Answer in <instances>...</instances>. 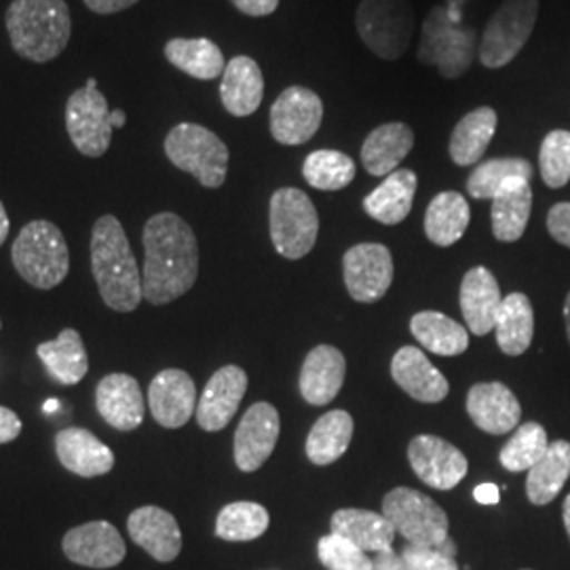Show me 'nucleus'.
<instances>
[{"mask_svg":"<svg viewBox=\"0 0 570 570\" xmlns=\"http://www.w3.org/2000/svg\"><path fill=\"white\" fill-rule=\"evenodd\" d=\"M473 497H475V501L482 503V505H497V503L501 501V489L494 487V484H490V482H484V484L475 487Z\"/></svg>","mask_w":570,"mask_h":570,"instance_id":"nucleus-51","label":"nucleus"},{"mask_svg":"<svg viewBox=\"0 0 570 570\" xmlns=\"http://www.w3.org/2000/svg\"><path fill=\"white\" fill-rule=\"evenodd\" d=\"M58 406H60V402L51 400V402H47V404H45V410H47V412H53V410H56Z\"/></svg>","mask_w":570,"mask_h":570,"instance_id":"nucleus-56","label":"nucleus"},{"mask_svg":"<svg viewBox=\"0 0 570 570\" xmlns=\"http://www.w3.org/2000/svg\"><path fill=\"white\" fill-rule=\"evenodd\" d=\"M125 122H127L125 110H112V112H110V125H112L115 129H121Z\"/></svg>","mask_w":570,"mask_h":570,"instance_id":"nucleus-53","label":"nucleus"},{"mask_svg":"<svg viewBox=\"0 0 570 570\" xmlns=\"http://www.w3.org/2000/svg\"><path fill=\"white\" fill-rule=\"evenodd\" d=\"M353 440V416L345 410L326 412L306 438V456L313 465H330L345 454Z\"/></svg>","mask_w":570,"mask_h":570,"instance_id":"nucleus-37","label":"nucleus"},{"mask_svg":"<svg viewBox=\"0 0 570 570\" xmlns=\"http://www.w3.org/2000/svg\"><path fill=\"white\" fill-rule=\"evenodd\" d=\"M532 165L522 157H503L489 159L475 165L469 174L468 193L473 199H494L501 190H505L518 180L530 183Z\"/></svg>","mask_w":570,"mask_h":570,"instance_id":"nucleus-39","label":"nucleus"},{"mask_svg":"<svg viewBox=\"0 0 570 570\" xmlns=\"http://www.w3.org/2000/svg\"><path fill=\"white\" fill-rule=\"evenodd\" d=\"M562 513H564V527H567L570 539V494L567 497V501H564V510H562Z\"/></svg>","mask_w":570,"mask_h":570,"instance_id":"nucleus-54","label":"nucleus"},{"mask_svg":"<svg viewBox=\"0 0 570 570\" xmlns=\"http://www.w3.org/2000/svg\"><path fill=\"white\" fill-rule=\"evenodd\" d=\"M391 376L410 397L423 404H438L449 395L446 376L416 346H402L395 353L391 362Z\"/></svg>","mask_w":570,"mask_h":570,"instance_id":"nucleus-22","label":"nucleus"},{"mask_svg":"<svg viewBox=\"0 0 570 570\" xmlns=\"http://www.w3.org/2000/svg\"><path fill=\"white\" fill-rule=\"evenodd\" d=\"M410 332L428 351L442 357H454L468 351V327L456 324L440 311L416 313L410 322Z\"/></svg>","mask_w":570,"mask_h":570,"instance_id":"nucleus-38","label":"nucleus"},{"mask_svg":"<svg viewBox=\"0 0 570 570\" xmlns=\"http://www.w3.org/2000/svg\"><path fill=\"white\" fill-rule=\"evenodd\" d=\"M374 570H416L402 553H395V551H383V553H376V560H374Z\"/></svg>","mask_w":570,"mask_h":570,"instance_id":"nucleus-50","label":"nucleus"},{"mask_svg":"<svg viewBox=\"0 0 570 570\" xmlns=\"http://www.w3.org/2000/svg\"><path fill=\"white\" fill-rule=\"evenodd\" d=\"M96 406L104 421L117 431H136L142 425V389L129 374L115 372L104 376L96 389Z\"/></svg>","mask_w":570,"mask_h":570,"instance_id":"nucleus-20","label":"nucleus"},{"mask_svg":"<svg viewBox=\"0 0 570 570\" xmlns=\"http://www.w3.org/2000/svg\"><path fill=\"white\" fill-rule=\"evenodd\" d=\"M82 2L98 16H112L138 4L140 0H82Z\"/></svg>","mask_w":570,"mask_h":570,"instance_id":"nucleus-49","label":"nucleus"},{"mask_svg":"<svg viewBox=\"0 0 570 570\" xmlns=\"http://www.w3.org/2000/svg\"><path fill=\"white\" fill-rule=\"evenodd\" d=\"M570 475V442H550V449L529 469L527 494L532 505H548L560 490L564 489Z\"/></svg>","mask_w":570,"mask_h":570,"instance_id":"nucleus-35","label":"nucleus"},{"mask_svg":"<svg viewBox=\"0 0 570 570\" xmlns=\"http://www.w3.org/2000/svg\"><path fill=\"white\" fill-rule=\"evenodd\" d=\"M330 529L334 534H341L355 543L360 550L383 553L393 550L395 527L385 518V513L367 510H338L332 520Z\"/></svg>","mask_w":570,"mask_h":570,"instance_id":"nucleus-29","label":"nucleus"},{"mask_svg":"<svg viewBox=\"0 0 570 570\" xmlns=\"http://www.w3.org/2000/svg\"><path fill=\"white\" fill-rule=\"evenodd\" d=\"M357 35L381 60H400L414 32L410 0H362L355 13Z\"/></svg>","mask_w":570,"mask_h":570,"instance_id":"nucleus-8","label":"nucleus"},{"mask_svg":"<svg viewBox=\"0 0 570 570\" xmlns=\"http://www.w3.org/2000/svg\"><path fill=\"white\" fill-rule=\"evenodd\" d=\"M402 556L416 570H459L454 560L456 546L452 539H446L440 548H419V546H406Z\"/></svg>","mask_w":570,"mask_h":570,"instance_id":"nucleus-45","label":"nucleus"},{"mask_svg":"<svg viewBox=\"0 0 570 570\" xmlns=\"http://www.w3.org/2000/svg\"><path fill=\"white\" fill-rule=\"evenodd\" d=\"M322 121L324 102L308 87L292 85L271 106V134L285 146L308 142L320 131Z\"/></svg>","mask_w":570,"mask_h":570,"instance_id":"nucleus-12","label":"nucleus"},{"mask_svg":"<svg viewBox=\"0 0 570 570\" xmlns=\"http://www.w3.org/2000/svg\"><path fill=\"white\" fill-rule=\"evenodd\" d=\"M148 406L161 428H184L197 412L195 381L176 367L159 372L148 387Z\"/></svg>","mask_w":570,"mask_h":570,"instance_id":"nucleus-17","label":"nucleus"},{"mask_svg":"<svg viewBox=\"0 0 570 570\" xmlns=\"http://www.w3.org/2000/svg\"><path fill=\"white\" fill-rule=\"evenodd\" d=\"M494 332H497L499 348L505 355L518 357L529 351L534 336V311L527 294L513 292L503 298L497 315Z\"/></svg>","mask_w":570,"mask_h":570,"instance_id":"nucleus-34","label":"nucleus"},{"mask_svg":"<svg viewBox=\"0 0 570 570\" xmlns=\"http://www.w3.org/2000/svg\"><path fill=\"white\" fill-rule=\"evenodd\" d=\"M541 178L550 188H562L570 180V131L556 129L546 136L539 150Z\"/></svg>","mask_w":570,"mask_h":570,"instance_id":"nucleus-43","label":"nucleus"},{"mask_svg":"<svg viewBox=\"0 0 570 570\" xmlns=\"http://www.w3.org/2000/svg\"><path fill=\"white\" fill-rule=\"evenodd\" d=\"M271 239L279 256L301 261L315 247L320 235V216L308 195L301 188H279L268 205Z\"/></svg>","mask_w":570,"mask_h":570,"instance_id":"nucleus-7","label":"nucleus"},{"mask_svg":"<svg viewBox=\"0 0 570 570\" xmlns=\"http://www.w3.org/2000/svg\"><path fill=\"white\" fill-rule=\"evenodd\" d=\"M220 98L228 115L249 117L265 98V77L256 61L247 56H237L226 63L220 82Z\"/></svg>","mask_w":570,"mask_h":570,"instance_id":"nucleus-26","label":"nucleus"},{"mask_svg":"<svg viewBox=\"0 0 570 570\" xmlns=\"http://www.w3.org/2000/svg\"><path fill=\"white\" fill-rule=\"evenodd\" d=\"M503 303L497 277L487 266H473L461 284V311L469 332L487 336L497 326V315Z\"/></svg>","mask_w":570,"mask_h":570,"instance_id":"nucleus-24","label":"nucleus"},{"mask_svg":"<svg viewBox=\"0 0 570 570\" xmlns=\"http://www.w3.org/2000/svg\"><path fill=\"white\" fill-rule=\"evenodd\" d=\"M383 513L407 546L440 548L449 539V515L431 497L414 489H393L383 499Z\"/></svg>","mask_w":570,"mask_h":570,"instance_id":"nucleus-10","label":"nucleus"},{"mask_svg":"<svg viewBox=\"0 0 570 570\" xmlns=\"http://www.w3.org/2000/svg\"><path fill=\"white\" fill-rule=\"evenodd\" d=\"M564 324H567V336H569L570 343V292L567 296V303H564Z\"/></svg>","mask_w":570,"mask_h":570,"instance_id":"nucleus-55","label":"nucleus"},{"mask_svg":"<svg viewBox=\"0 0 570 570\" xmlns=\"http://www.w3.org/2000/svg\"><path fill=\"white\" fill-rule=\"evenodd\" d=\"M165 155L205 188H220L225 184L230 159L228 146L204 125H176L165 138Z\"/></svg>","mask_w":570,"mask_h":570,"instance_id":"nucleus-6","label":"nucleus"},{"mask_svg":"<svg viewBox=\"0 0 570 570\" xmlns=\"http://www.w3.org/2000/svg\"><path fill=\"white\" fill-rule=\"evenodd\" d=\"M468 412L475 428L490 435H503L520 425L522 407L503 383H478L469 389Z\"/></svg>","mask_w":570,"mask_h":570,"instance_id":"nucleus-21","label":"nucleus"},{"mask_svg":"<svg viewBox=\"0 0 570 570\" xmlns=\"http://www.w3.org/2000/svg\"><path fill=\"white\" fill-rule=\"evenodd\" d=\"M497 122V110L490 106H480L468 112L450 136V159L459 167L480 164L494 138Z\"/></svg>","mask_w":570,"mask_h":570,"instance_id":"nucleus-30","label":"nucleus"},{"mask_svg":"<svg viewBox=\"0 0 570 570\" xmlns=\"http://www.w3.org/2000/svg\"><path fill=\"white\" fill-rule=\"evenodd\" d=\"M471 220L468 199L461 193L444 190L433 197L425 214V235L431 244L450 247L463 239Z\"/></svg>","mask_w":570,"mask_h":570,"instance_id":"nucleus-33","label":"nucleus"},{"mask_svg":"<svg viewBox=\"0 0 570 570\" xmlns=\"http://www.w3.org/2000/svg\"><path fill=\"white\" fill-rule=\"evenodd\" d=\"M56 454L63 468L81 478L106 475L115 468V452L82 428L61 429L56 435Z\"/></svg>","mask_w":570,"mask_h":570,"instance_id":"nucleus-25","label":"nucleus"},{"mask_svg":"<svg viewBox=\"0 0 570 570\" xmlns=\"http://www.w3.org/2000/svg\"><path fill=\"white\" fill-rule=\"evenodd\" d=\"M320 560L327 570H374V560L345 537L330 532L317 543Z\"/></svg>","mask_w":570,"mask_h":570,"instance_id":"nucleus-44","label":"nucleus"},{"mask_svg":"<svg viewBox=\"0 0 570 570\" xmlns=\"http://www.w3.org/2000/svg\"><path fill=\"white\" fill-rule=\"evenodd\" d=\"M303 176L317 190H343L355 180V161L341 150H313L303 165Z\"/></svg>","mask_w":570,"mask_h":570,"instance_id":"nucleus-41","label":"nucleus"},{"mask_svg":"<svg viewBox=\"0 0 570 570\" xmlns=\"http://www.w3.org/2000/svg\"><path fill=\"white\" fill-rule=\"evenodd\" d=\"M142 294L161 306L184 296L199 275V244L178 214H155L142 233Z\"/></svg>","mask_w":570,"mask_h":570,"instance_id":"nucleus-1","label":"nucleus"},{"mask_svg":"<svg viewBox=\"0 0 570 570\" xmlns=\"http://www.w3.org/2000/svg\"><path fill=\"white\" fill-rule=\"evenodd\" d=\"M61 548L70 562L87 569L119 567L127 553L121 532L106 520L87 522L77 529L68 530Z\"/></svg>","mask_w":570,"mask_h":570,"instance_id":"nucleus-16","label":"nucleus"},{"mask_svg":"<svg viewBox=\"0 0 570 570\" xmlns=\"http://www.w3.org/2000/svg\"><path fill=\"white\" fill-rule=\"evenodd\" d=\"M343 273L351 298L372 305L381 301L393 284V256L387 245H353L343 258Z\"/></svg>","mask_w":570,"mask_h":570,"instance_id":"nucleus-13","label":"nucleus"},{"mask_svg":"<svg viewBox=\"0 0 570 570\" xmlns=\"http://www.w3.org/2000/svg\"><path fill=\"white\" fill-rule=\"evenodd\" d=\"M247 391V374L239 366L220 367L207 381L197 402V423L204 431H223L237 414Z\"/></svg>","mask_w":570,"mask_h":570,"instance_id":"nucleus-18","label":"nucleus"},{"mask_svg":"<svg viewBox=\"0 0 570 570\" xmlns=\"http://www.w3.org/2000/svg\"><path fill=\"white\" fill-rule=\"evenodd\" d=\"M407 461L419 480L435 490H452L468 475L465 454L438 435H416L407 446Z\"/></svg>","mask_w":570,"mask_h":570,"instance_id":"nucleus-14","label":"nucleus"},{"mask_svg":"<svg viewBox=\"0 0 570 570\" xmlns=\"http://www.w3.org/2000/svg\"><path fill=\"white\" fill-rule=\"evenodd\" d=\"M548 230L558 244L570 247V204H556L551 207Z\"/></svg>","mask_w":570,"mask_h":570,"instance_id":"nucleus-46","label":"nucleus"},{"mask_svg":"<svg viewBox=\"0 0 570 570\" xmlns=\"http://www.w3.org/2000/svg\"><path fill=\"white\" fill-rule=\"evenodd\" d=\"M282 421L277 407L258 402L247 407V412L235 431V463L237 468L252 473L266 463L277 446Z\"/></svg>","mask_w":570,"mask_h":570,"instance_id":"nucleus-15","label":"nucleus"},{"mask_svg":"<svg viewBox=\"0 0 570 570\" xmlns=\"http://www.w3.org/2000/svg\"><path fill=\"white\" fill-rule=\"evenodd\" d=\"M127 532L157 562H174L183 551V532L178 520L167 510L146 505L127 518Z\"/></svg>","mask_w":570,"mask_h":570,"instance_id":"nucleus-19","label":"nucleus"},{"mask_svg":"<svg viewBox=\"0 0 570 570\" xmlns=\"http://www.w3.org/2000/svg\"><path fill=\"white\" fill-rule=\"evenodd\" d=\"M165 58L199 81H214L223 77L226 68L223 49L209 39H171L165 45Z\"/></svg>","mask_w":570,"mask_h":570,"instance_id":"nucleus-36","label":"nucleus"},{"mask_svg":"<svg viewBox=\"0 0 570 570\" xmlns=\"http://www.w3.org/2000/svg\"><path fill=\"white\" fill-rule=\"evenodd\" d=\"M414 146V131L406 122H385L367 134L362 144V164L370 176L393 174Z\"/></svg>","mask_w":570,"mask_h":570,"instance_id":"nucleus-27","label":"nucleus"},{"mask_svg":"<svg viewBox=\"0 0 570 570\" xmlns=\"http://www.w3.org/2000/svg\"><path fill=\"white\" fill-rule=\"evenodd\" d=\"M527 570H529V569H527Z\"/></svg>","mask_w":570,"mask_h":570,"instance_id":"nucleus-59","label":"nucleus"},{"mask_svg":"<svg viewBox=\"0 0 570 570\" xmlns=\"http://www.w3.org/2000/svg\"><path fill=\"white\" fill-rule=\"evenodd\" d=\"M0 327H2V324H0Z\"/></svg>","mask_w":570,"mask_h":570,"instance_id":"nucleus-58","label":"nucleus"},{"mask_svg":"<svg viewBox=\"0 0 570 570\" xmlns=\"http://www.w3.org/2000/svg\"><path fill=\"white\" fill-rule=\"evenodd\" d=\"M416 186L419 178L412 169H395L364 199L367 216L381 225L404 223L414 204Z\"/></svg>","mask_w":570,"mask_h":570,"instance_id":"nucleus-28","label":"nucleus"},{"mask_svg":"<svg viewBox=\"0 0 570 570\" xmlns=\"http://www.w3.org/2000/svg\"><path fill=\"white\" fill-rule=\"evenodd\" d=\"M539 16V0H503L478 45L482 66L499 70L518 58L529 42Z\"/></svg>","mask_w":570,"mask_h":570,"instance_id":"nucleus-9","label":"nucleus"},{"mask_svg":"<svg viewBox=\"0 0 570 570\" xmlns=\"http://www.w3.org/2000/svg\"><path fill=\"white\" fill-rule=\"evenodd\" d=\"M530 212H532L530 183L518 180L511 184L492 199V209H490L492 235L503 244L518 242L529 226Z\"/></svg>","mask_w":570,"mask_h":570,"instance_id":"nucleus-32","label":"nucleus"},{"mask_svg":"<svg viewBox=\"0 0 570 570\" xmlns=\"http://www.w3.org/2000/svg\"><path fill=\"white\" fill-rule=\"evenodd\" d=\"M9 230H11V223H9V216H7V209H4V205L0 202V247L2 244L7 242V237H9Z\"/></svg>","mask_w":570,"mask_h":570,"instance_id":"nucleus-52","label":"nucleus"},{"mask_svg":"<svg viewBox=\"0 0 570 570\" xmlns=\"http://www.w3.org/2000/svg\"><path fill=\"white\" fill-rule=\"evenodd\" d=\"M20 433V416L11 407L0 406V444L13 442Z\"/></svg>","mask_w":570,"mask_h":570,"instance_id":"nucleus-48","label":"nucleus"},{"mask_svg":"<svg viewBox=\"0 0 570 570\" xmlns=\"http://www.w3.org/2000/svg\"><path fill=\"white\" fill-rule=\"evenodd\" d=\"M244 16L249 18H266L277 11L279 0H230Z\"/></svg>","mask_w":570,"mask_h":570,"instance_id":"nucleus-47","label":"nucleus"},{"mask_svg":"<svg viewBox=\"0 0 570 570\" xmlns=\"http://www.w3.org/2000/svg\"><path fill=\"white\" fill-rule=\"evenodd\" d=\"M4 23L16 53L35 63L56 60L72 32L66 0H13Z\"/></svg>","mask_w":570,"mask_h":570,"instance_id":"nucleus-3","label":"nucleus"},{"mask_svg":"<svg viewBox=\"0 0 570 570\" xmlns=\"http://www.w3.org/2000/svg\"><path fill=\"white\" fill-rule=\"evenodd\" d=\"M47 372L61 385H77L89 372V357L82 336L75 327L61 330L56 341H47L37 346Z\"/></svg>","mask_w":570,"mask_h":570,"instance_id":"nucleus-31","label":"nucleus"},{"mask_svg":"<svg viewBox=\"0 0 570 570\" xmlns=\"http://www.w3.org/2000/svg\"><path fill=\"white\" fill-rule=\"evenodd\" d=\"M548 449H550V442L543 425L527 423L513 431L510 442L501 449L499 461L508 471L520 473V471H529Z\"/></svg>","mask_w":570,"mask_h":570,"instance_id":"nucleus-42","label":"nucleus"},{"mask_svg":"<svg viewBox=\"0 0 570 570\" xmlns=\"http://www.w3.org/2000/svg\"><path fill=\"white\" fill-rule=\"evenodd\" d=\"M271 515L261 503L237 501L226 505L216 518V534L230 543L254 541L265 534Z\"/></svg>","mask_w":570,"mask_h":570,"instance_id":"nucleus-40","label":"nucleus"},{"mask_svg":"<svg viewBox=\"0 0 570 570\" xmlns=\"http://www.w3.org/2000/svg\"><path fill=\"white\" fill-rule=\"evenodd\" d=\"M345 374V355L336 346H315L301 370V395L311 406H326L343 389Z\"/></svg>","mask_w":570,"mask_h":570,"instance_id":"nucleus-23","label":"nucleus"},{"mask_svg":"<svg viewBox=\"0 0 570 570\" xmlns=\"http://www.w3.org/2000/svg\"><path fill=\"white\" fill-rule=\"evenodd\" d=\"M11 258L21 279L37 289H53L70 271V252L60 226L49 220H32L23 226Z\"/></svg>","mask_w":570,"mask_h":570,"instance_id":"nucleus-4","label":"nucleus"},{"mask_svg":"<svg viewBox=\"0 0 570 570\" xmlns=\"http://www.w3.org/2000/svg\"><path fill=\"white\" fill-rule=\"evenodd\" d=\"M478 53L475 30L454 20L446 7H433L423 23L416 60L435 66L444 79H461Z\"/></svg>","mask_w":570,"mask_h":570,"instance_id":"nucleus-5","label":"nucleus"},{"mask_svg":"<svg viewBox=\"0 0 570 570\" xmlns=\"http://www.w3.org/2000/svg\"><path fill=\"white\" fill-rule=\"evenodd\" d=\"M85 87H89V89H98V81H96V79H87Z\"/></svg>","mask_w":570,"mask_h":570,"instance_id":"nucleus-57","label":"nucleus"},{"mask_svg":"<svg viewBox=\"0 0 570 570\" xmlns=\"http://www.w3.org/2000/svg\"><path fill=\"white\" fill-rule=\"evenodd\" d=\"M110 108L100 89L81 87L66 102V129L75 148L91 159L104 157L112 142Z\"/></svg>","mask_w":570,"mask_h":570,"instance_id":"nucleus-11","label":"nucleus"},{"mask_svg":"<svg viewBox=\"0 0 570 570\" xmlns=\"http://www.w3.org/2000/svg\"><path fill=\"white\" fill-rule=\"evenodd\" d=\"M91 271L104 303L117 313H131L142 303V271L138 268L125 228L115 216H102L91 230Z\"/></svg>","mask_w":570,"mask_h":570,"instance_id":"nucleus-2","label":"nucleus"}]
</instances>
